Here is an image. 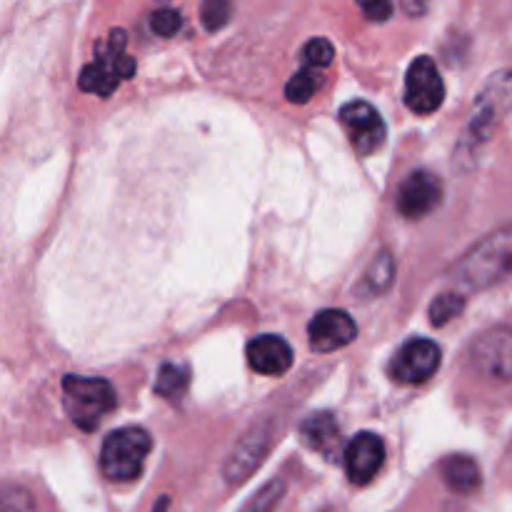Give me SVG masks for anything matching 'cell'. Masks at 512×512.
I'll use <instances>...</instances> for the list:
<instances>
[{"instance_id": "1", "label": "cell", "mask_w": 512, "mask_h": 512, "mask_svg": "<svg viewBox=\"0 0 512 512\" xmlns=\"http://www.w3.org/2000/svg\"><path fill=\"white\" fill-rule=\"evenodd\" d=\"M455 273L470 290L493 288L512 278V225L495 230L470 248Z\"/></svg>"}, {"instance_id": "2", "label": "cell", "mask_w": 512, "mask_h": 512, "mask_svg": "<svg viewBox=\"0 0 512 512\" xmlns=\"http://www.w3.org/2000/svg\"><path fill=\"white\" fill-rule=\"evenodd\" d=\"M118 405L115 390L103 378H78L68 375L63 380V408L75 428L93 433L100 420Z\"/></svg>"}, {"instance_id": "3", "label": "cell", "mask_w": 512, "mask_h": 512, "mask_svg": "<svg viewBox=\"0 0 512 512\" xmlns=\"http://www.w3.org/2000/svg\"><path fill=\"white\" fill-rule=\"evenodd\" d=\"M150 435L143 428H120L105 438L100 450V470L113 483H130L143 473L150 455Z\"/></svg>"}, {"instance_id": "4", "label": "cell", "mask_w": 512, "mask_h": 512, "mask_svg": "<svg viewBox=\"0 0 512 512\" xmlns=\"http://www.w3.org/2000/svg\"><path fill=\"white\" fill-rule=\"evenodd\" d=\"M135 73V60L125 53V33L113 30L103 45L95 48V63L85 65L80 73L78 85L85 93H93L105 98L118 88L120 80L130 78Z\"/></svg>"}, {"instance_id": "5", "label": "cell", "mask_w": 512, "mask_h": 512, "mask_svg": "<svg viewBox=\"0 0 512 512\" xmlns=\"http://www.w3.org/2000/svg\"><path fill=\"white\" fill-rule=\"evenodd\" d=\"M445 83L438 65L428 55H420L410 63L405 75V105L415 115H430L443 105Z\"/></svg>"}, {"instance_id": "6", "label": "cell", "mask_w": 512, "mask_h": 512, "mask_svg": "<svg viewBox=\"0 0 512 512\" xmlns=\"http://www.w3.org/2000/svg\"><path fill=\"white\" fill-rule=\"evenodd\" d=\"M440 348L430 338H413L395 353L390 375L403 385H420L433 378L440 368Z\"/></svg>"}, {"instance_id": "7", "label": "cell", "mask_w": 512, "mask_h": 512, "mask_svg": "<svg viewBox=\"0 0 512 512\" xmlns=\"http://www.w3.org/2000/svg\"><path fill=\"white\" fill-rule=\"evenodd\" d=\"M473 365L493 380H512V328H490L478 335L470 348Z\"/></svg>"}, {"instance_id": "8", "label": "cell", "mask_w": 512, "mask_h": 512, "mask_svg": "<svg viewBox=\"0 0 512 512\" xmlns=\"http://www.w3.org/2000/svg\"><path fill=\"white\" fill-rule=\"evenodd\" d=\"M340 123L345 125L360 155H373L375 150L383 148L385 123L378 110L365 103V100H353V103L343 105L340 108Z\"/></svg>"}, {"instance_id": "9", "label": "cell", "mask_w": 512, "mask_h": 512, "mask_svg": "<svg viewBox=\"0 0 512 512\" xmlns=\"http://www.w3.org/2000/svg\"><path fill=\"white\" fill-rule=\"evenodd\" d=\"M443 200V185L430 170H413L398 190V213L408 220L425 218Z\"/></svg>"}, {"instance_id": "10", "label": "cell", "mask_w": 512, "mask_h": 512, "mask_svg": "<svg viewBox=\"0 0 512 512\" xmlns=\"http://www.w3.org/2000/svg\"><path fill=\"white\" fill-rule=\"evenodd\" d=\"M345 473H348L350 483L368 485L370 480L378 475L385 460V445L375 433H358L348 443L343 453Z\"/></svg>"}, {"instance_id": "11", "label": "cell", "mask_w": 512, "mask_h": 512, "mask_svg": "<svg viewBox=\"0 0 512 512\" xmlns=\"http://www.w3.org/2000/svg\"><path fill=\"white\" fill-rule=\"evenodd\" d=\"M310 345L318 353H333V350L345 348L358 335V325L345 310H323L310 320Z\"/></svg>"}, {"instance_id": "12", "label": "cell", "mask_w": 512, "mask_h": 512, "mask_svg": "<svg viewBox=\"0 0 512 512\" xmlns=\"http://www.w3.org/2000/svg\"><path fill=\"white\" fill-rule=\"evenodd\" d=\"M270 448V425H255L238 445L225 465V478L228 483H243L260 463Z\"/></svg>"}, {"instance_id": "13", "label": "cell", "mask_w": 512, "mask_h": 512, "mask_svg": "<svg viewBox=\"0 0 512 512\" xmlns=\"http://www.w3.org/2000/svg\"><path fill=\"white\" fill-rule=\"evenodd\" d=\"M248 363L255 373L275 378V375H283L290 370L293 348L280 335H258L248 345Z\"/></svg>"}, {"instance_id": "14", "label": "cell", "mask_w": 512, "mask_h": 512, "mask_svg": "<svg viewBox=\"0 0 512 512\" xmlns=\"http://www.w3.org/2000/svg\"><path fill=\"white\" fill-rule=\"evenodd\" d=\"M512 105V73H500L495 75L488 83L485 93L478 98V113L473 118V128L480 135L488 130V125H493L500 115L505 113Z\"/></svg>"}, {"instance_id": "15", "label": "cell", "mask_w": 512, "mask_h": 512, "mask_svg": "<svg viewBox=\"0 0 512 512\" xmlns=\"http://www.w3.org/2000/svg\"><path fill=\"white\" fill-rule=\"evenodd\" d=\"M338 423L330 413H313L300 423V438L310 450L318 453H330L335 443H338Z\"/></svg>"}, {"instance_id": "16", "label": "cell", "mask_w": 512, "mask_h": 512, "mask_svg": "<svg viewBox=\"0 0 512 512\" xmlns=\"http://www.w3.org/2000/svg\"><path fill=\"white\" fill-rule=\"evenodd\" d=\"M445 483L455 493H473L480 485V468L470 455H450L440 468Z\"/></svg>"}, {"instance_id": "17", "label": "cell", "mask_w": 512, "mask_h": 512, "mask_svg": "<svg viewBox=\"0 0 512 512\" xmlns=\"http://www.w3.org/2000/svg\"><path fill=\"white\" fill-rule=\"evenodd\" d=\"M320 85H323V73H320L318 68H308V65H305L300 73H295L293 78L288 80V85H285V98L295 105H303L318 93Z\"/></svg>"}, {"instance_id": "18", "label": "cell", "mask_w": 512, "mask_h": 512, "mask_svg": "<svg viewBox=\"0 0 512 512\" xmlns=\"http://www.w3.org/2000/svg\"><path fill=\"white\" fill-rule=\"evenodd\" d=\"M188 380H190V373L185 365L165 363L163 368L158 370V383H155V390H158L163 398L178 400L183 398L185 388H188Z\"/></svg>"}, {"instance_id": "19", "label": "cell", "mask_w": 512, "mask_h": 512, "mask_svg": "<svg viewBox=\"0 0 512 512\" xmlns=\"http://www.w3.org/2000/svg\"><path fill=\"white\" fill-rule=\"evenodd\" d=\"M393 273H395L393 258H390V253H383L378 260H375L373 268L368 270V275H365L363 290L370 295L383 293V290L390 285V280H393Z\"/></svg>"}, {"instance_id": "20", "label": "cell", "mask_w": 512, "mask_h": 512, "mask_svg": "<svg viewBox=\"0 0 512 512\" xmlns=\"http://www.w3.org/2000/svg\"><path fill=\"white\" fill-rule=\"evenodd\" d=\"M463 308H465L463 295L443 293L433 300V305H430V320H433V325H438L440 328V325H448L455 315L463 313Z\"/></svg>"}, {"instance_id": "21", "label": "cell", "mask_w": 512, "mask_h": 512, "mask_svg": "<svg viewBox=\"0 0 512 512\" xmlns=\"http://www.w3.org/2000/svg\"><path fill=\"white\" fill-rule=\"evenodd\" d=\"M333 58H335V48H333V43H330V40L313 38V40H308V43H305L303 60H305V65H308V68L323 70V68H328L330 63H333Z\"/></svg>"}, {"instance_id": "22", "label": "cell", "mask_w": 512, "mask_h": 512, "mask_svg": "<svg viewBox=\"0 0 512 512\" xmlns=\"http://www.w3.org/2000/svg\"><path fill=\"white\" fill-rule=\"evenodd\" d=\"M180 25H183V15L175 8H158L150 15V28L160 38H173L180 30Z\"/></svg>"}, {"instance_id": "23", "label": "cell", "mask_w": 512, "mask_h": 512, "mask_svg": "<svg viewBox=\"0 0 512 512\" xmlns=\"http://www.w3.org/2000/svg\"><path fill=\"white\" fill-rule=\"evenodd\" d=\"M283 490L285 485L280 483V480H273V483L265 485L263 493H258L253 500H250V505L245 508V512H270L275 505H278V500L283 498Z\"/></svg>"}, {"instance_id": "24", "label": "cell", "mask_w": 512, "mask_h": 512, "mask_svg": "<svg viewBox=\"0 0 512 512\" xmlns=\"http://www.w3.org/2000/svg\"><path fill=\"white\" fill-rule=\"evenodd\" d=\"M200 15H203V23L208 30H220L230 18V5L220 3V0H208V3L200 8Z\"/></svg>"}, {"instance_id": "25", "label": "cell", "mask_w": 512, "mask_h": 512, "mask_svg": "<svg viewBox=\"0 0 512 512\" xmlns=\"http://www.w3.org/2000/svg\"><path fill=\"white\" fill-rule=\"evenodd\" d=\"M365 18L373 20V23H383V20L390 18L393 13V5L390 3H363Z\"/></svg>"}]
</instances>
